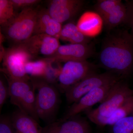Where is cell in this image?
<instances>
[{"instance_id": "1", "label": "cell", "mask_w": 133, "mask_h": 133, "mask_svg": "<svg viewBox=\"0 0 133 133\" xmlns=\"http://www.w3.org/2000/svg\"><path fill=\"white\" fill-rule=\"evenodd\" d=\"M101 65L120 77L130 74L133 67V35L126 30L110 33L102 42L99 56Z\"/></svg>"}, {"instance_id": "2", "label": "cell", "mask_w": 133, "mask_h": 133, "mask_svg": "<svg viewBox=\"0 0 133 133\" xmlns=\"http://www.w3.org/2000/svg\"><path fill=\"white\" fill-rule=\"evenodd\" d=\"M38 10L32 7L22 10L5 26H2L5 37L15 45L27 41L33 35Z\"/></svg>"}, {"instance_id": "3", "label": "cell", "mask_w": 133, "mask_h": 133, "mask_svg": "<svg viewBox=\"0 0 133 133\" xmlns=\"http://www.w3.org/2000/svg\"><path fill=\"white\" fill-rule=\"evenodd\" d=\"M31 81L38 91L36 95V108L39 119L47 121L55 114L59 104V95L53 85L42 78L33 77Z\"/></svg>"}, {"instance_id": "4", "label": "cell", "mask_w": 133, "mask_h": 133, "mask_svg": "<svg viewBox=\"0 0 133 133\" xmlns=\"http://www.w3.org/2000/svg\"><path fill=\"white\" fill-rule=\"evenodd\" d=\"M121 77L116 74L107 71L101 74L93 73L70 87L65 92L66 101L73 104L88 92L95 88L115 83Z\"/></svg>"}, {"instance_id": "5", "label": "cell", "mask_w": 133, "mask_h": 133, "mask_svg": "<svg viewBox=\"0 0 133 133\" xmlns=\"http://www.w3.org/2000/svg\"><path fill=\"white\" fill-rule=\"evenodd\" d=\"M94 65L85 61L65 62L58 77V86L63 92L87 76L95 73Z\"/></svg>"}, {"instance_id": "6", "label": "cell", "mask_w": 133, "mask_h": 133, "mask_svg": "<svg viewBox=\"0 0 133 133\" xmlns=\"http://www.w3.org/2000/svg\"><path fill=\"white\" fill-rule=\"evenodd\" d=\"M4 70L9 78L30 79L26 74L24 65L33 57L19 45H14L3 52L2 56Z\"/></svg>"}, {"instance_id": "7", "label": "cell", "mask_w": 133, "mask_h": 133, "mask_svg": "<svg viewBox=\"0 0 133 133\" xmlns=\"http://www.w3.org/2000/svg\"><path fill=\"white\" fill-rule=\"evenodd\" d=\"M132 96L133 90L120 79L112 85L99 105L96 109L90 110L100 116H108Z\"/></svg>"}, {"instance_id": "8", "label": "cell", "mask_w": 133, "mask_h": 133, "mask_svg": "<svg viewBox=\"0 0 133 133\" xmlns=\"http://www.w3.org/2000/svg\"><path fill=\"white\" fill-rule=\"evenodd\" d=\"M26 50L33 58L38 55L50 56L59 48L58 38L45 35H33L24 42L17 44Z\"/></svg>"}, {"instance_id": "9", "label": "cell", "mask_w": 133, "mask_h": 133, "mask_svg": "<svg viewBox=\"0 0 133 133\" xmlns=\"http://www.w3.org/2000/svg\"><path fill=\"white\" fill-rule=\"evenodd\" d=\"M91 44H70L60 45L53 55L44 58L50 62H66L72 61H85L93 54Z\"/></svg>"}, {"instance_id": "10", "label": "cell", "mask_w": 133, "mask_h": 133, "mask_svg": "<svg viewBox=\"0 0 133 133\" xmlns=\"http://www.w3.org/2000/svg\"><path fill=\"white\" fill-rule=\"evenodd\" d=\"M115 83L95 88L86 94L77 102L72 104L60 121H64L74 117L80 113L91 109L96 104L101 103Z\"/></svg>"}, {"instance_id": "11", "label": "cell", "mask_w": 133, "mask_h": 133, "mask_svg": "<svg viewBox=\"0 0 133 133\" xmlns=\"http://www.w3.org/2000/svg\"><path fill=\"white\" fill-rule=\"evenodd\" d=\"M83 2L79 0H53L50 2L48 10L55 21L62 24L78 13Z\"/></svg>"}, {"instance_id": "12", "label": "cell", "mask_w": 133, "mask_h": 133, "mask_svg": "<svg viewBox=\"0 0 133 133\" xmlns=\"http://www.w3.org/2000/svg\"><path fill=\"white\" fill-rule=\"evenodd\" d=\"M42 133H91L88 121L77 115L64 121L52 122L42 128Z\"/></svg>"}, {"instance_id": "13", "label": "cell", "mask_w": 133, "mask_h": 133, "mask_svg": "<svg viewBox=\"0 0 133 133\" xmlns=\"http://www.w3.org/2000/svg\"><path fill=\"white\" fill-rule=\"evenodd\" d=\"M88 118L99 126H112L121 119L133 116V96L108 116H104L94 113L90 109L85 112Z\"/></svg>"}, {"instance_id": "14", "label": "cell", "mask_w": 133, "mask_h": 133, "mask_svg": "<svg viewBox=\"0 0 133 133\" xmlns=\"http://www.w3.org/2000/svg\"><path fill=\"white\" fill-rule=\"evenodd\" d=\"M77 26L79 31L90 38L99 35L102 31L104 22L97 12L87 11L80 17Z\"/></svg>"}, {"instance_id": "15", "label": "cell", "mask_w": 133, "mask_h": 133, "mask_svg": "<svg viewBox=\"0 0 133 133\" xmlns=\"http://www.w3.org/2000/svg\"><path fill=\"white\" fill-rule=\"evenodd\" d=\"M62 28V24L51 17L48 9L38 10L33 35L45 34L59 39Z\"/></svg>"}, {"instance_id": "16", "label": "cell", "mask_w": 133, "mask_h": 133, "mask_svg": "<svg viewBox=\"0 0 133 133\" xmlns=\"http://www.w3.org/2000/svg\"><path fill=\"white\" fill-rule=\"evenodd\" d=\"M11 121L15 133H42L37 121L19 109L14 113Z\"/></svg>"}, {"instance_id": "17", "label": "cell", "mask_w": 133, "mask_h": 133, "mask_svg": "<svg viewBox=\"0 0 133 133\" xmlns=\"http://www.w3.org/2000/svg\"><path fill=\"white\" fill-rule=\"evenodd\" d=\"M30 79H16L8 78V79L10 102L21 108L22 100L33 85Z\"/></svg>"}, {"instance_id": "18", "label": "cell", "mask_w": 133, "mask_h": 133, "mask_svg": "<svg viewBox=\"0 0 133 133\" xmlns=\"http://www.w3.org/2000/svg\"><path fill=\"white\" fill-rule=\"evenodd\" d=\"M59 38L76 44H88L90 41V38L85 36L79 31L77 25L72 23H67L62 28Z\"/></svg>"}, {"instance_id": "19", "label": "cell", "mask_w": 133, "mask_h": 133, "mask_svg": "<svg viewBox=\"0 0 133 133\" xmlns=\"http://www.w3.org/2000/svg\"><path fill=\"white\" fill-rule=\"evenodd\" d=\"M127 16V8L122 1L102 19L104 25L108 30H111L120 24L124 23Z\"/></svg>"}, {"instance_id": "20", "label": "cell", "mask_w": 133, "mask_h": 133, "mask_svg": "<svg viewBox=\"0 0 133 133\" xmlns=\"http://www.w3.org/2000/svg\"><path fill=\"white\" fill-rule=\"evenodd\" d=\"M35 89L33 85V87L28 92L22 100L21 108L19 109L29 115L36 120L38 121L39 118L37 116L36 108Z\"/></svg>"}, {"instance_id": "21", "label": "cell", "mask_w": 133, "mask_h": 133, "mask_svg": "<svg viewBox=\"0 0 133 133\" xmlns=\"http://www.w3.org/2000/svg\"><path fill=\"white\" fill-rule=\"evenodd\" d=\"M48 62L45 59L29 61L24 65L26 74L34 78H42L45 73Z\"/></svg>"}, {"instance_id": "22", "label": "cell", "mask_w": 133, "mask_h": 133, "mask_svg": "<svg viewBox=\"0 0 133 133\" xmlns=\"http://www.w3.org/2000/svg\"><path fill=\"white\" fill-rule=\"evenodd\" d=\"M10 0H0V24L5 26L17 14Z\"/></svg>"}, {"instance_id": "23", "label": "cell", "mask_w": 133, "mask_h": 133, "mask_svg": "<svg viewBox=\"0 0 133 133\" xmlns=\"http://www.w3.org/2000/svg\"><path fill=\"white\" fill-rule=\"evenodd\" d=\"M111 133H133V116L121 119L111 126Z\"/></svg>"}, {"instance_id": "24", "label": "cell", "mask_w": 133, "mask_h": 133, "mask_svg": "<svg viewBox=\"0 0 133 133\" xmlns=\"http://www.w3.org/2000/svg\"><path fill=\"white\" fill-rule=\"evenodd\" d=\"M121 1L120 0L98 1L95 5L96 12L98 13L103 19Z\"/></svg>"}, {"instance_id": "25", "label": "cell", "mask_w": 133, "mask_h": 133, "mask_svg": "<svg viewBox=\"0 0 133 133\" xmlns=\"http://www.w3.org/2000/svg\"><path fill=\"white\" fill-rule=\"evenodd\" d=\"M48 62V66L45 74L43 77L41 78L48 83L53 85L58 81V77L62 67L60 66L58 67H55L53 65V63Z\"/></svg>"}, {"instance_id": "26", "label": "cell", "mask_w": 133, "mask_h": 133, "mask_svg": "<svg viewBox=\"0 0 133 133\" xmlns=\"http://www.w3.org/2000/svg\"><path fill=\"white\" fill-rule=\"evenodd\" d=\"M0 133H15L11 118L2 115L0 119Z\"/></svg>"}, {"instance_id": "27", "label": "cell", "mask_w": 133, "mask_h": 133, "mask_svg": "<svg viewBox=\"0 0 133 133\" xmlns=\"http://www.w3.org/2000/svg\"><path fill=\"white\" fill-rule=\"evenodd\" d=\"M15 10L32 7L33 5L40 2L38 0H10Z\"/></svg>"}, {"instance_id": "28", "label": "cell", "mask_w": 133, "mask_h": 133, "mask_svg": "<svg viewBox=\"0 0 133 133\" xmlns=\"http://www.w3.org/2000/svg\"><path fill=\"white\" fill-rule=\"evenodd\" d=\"M125 5L127 8V16L124 23L131 29L133 35V1H127Z\"/></svg>"}, {"instance_id": "29", "label": "cell", "mask_w": 133, "mask_h": 133, "mask_svg": "<svg viewBox=\"0 0 133 133\" xmlns=\"http://www.w3.org/2000/svg\"><path fill=\"white\" fill-rule=\"evenodd\" d=\"M9 96L8 85H7L3 79H0V109L1 110L7 99Z\"/></svg>"}]
</instances>
